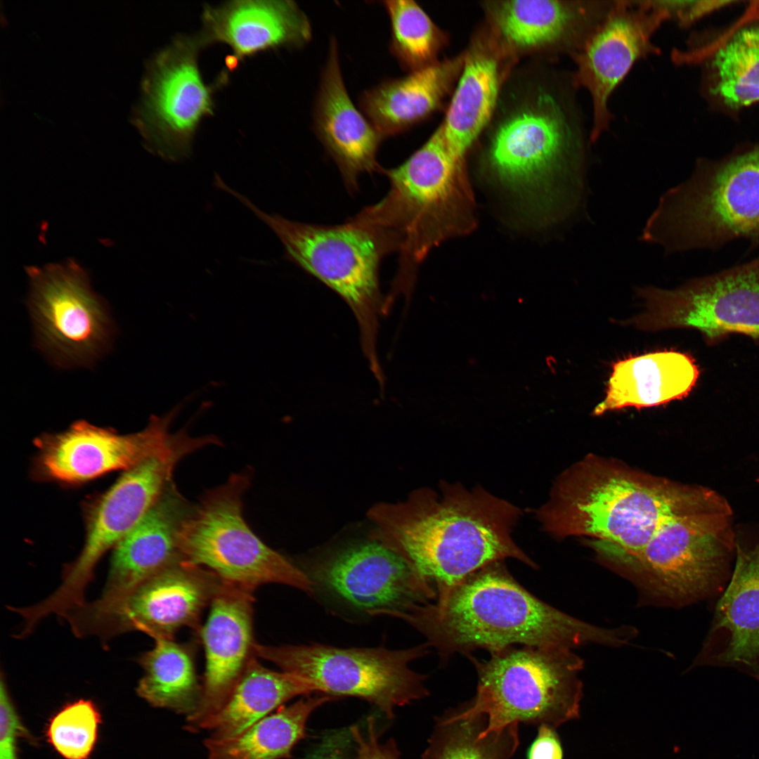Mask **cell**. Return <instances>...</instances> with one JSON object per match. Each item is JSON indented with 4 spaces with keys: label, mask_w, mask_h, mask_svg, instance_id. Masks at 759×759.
<instances>
[{
    "label": "cell",
    "mask_w": 759,
    "mask_h": 759,
    "mask_svg": "<svg viewBox=\"0 0 759 759\" xmlns=\"http://www.w3.org/2000/svg\"><path fill=\"white\" fill-rule=\"evenodd\" d=\"M197 33L204 47L223 44L232 51L231 71L244 59L279 48H299L311 39V23L297 4L289 0H239L204 6Z\"/></svg>",
    "instance_id": "obj_23"
},
{
    "label": "cell",
    "mask_w": 759,
    "mask_h": 759,
    "mask_svg": "<svg viewBox=\"0 0 759 759\" xmlns=\"http://www.w3.org/2000/svg\"><path fill=\"white\" fill-rule=\"evenodd\" d=\"M179 409L152 416L136 433L122 434L85 420L67 429L34 440L36 467L44 478L68 484L83 483L109 472L128 470L162 449L169 440L170 426Z\"/></svg>",
    "instance_id": "obj_19"
},
{
    "label": "cell",
    "mask_w": 759,
    "mask_h": 759,
    "mask_svg": "<svg viewBox=\"0 0 759 759\" xmlns=\"http://www.w3.org/2000/svg\"><path fill=\"white\" fill-rule=\"evenodd\" d=\"M463 63L464 53L382 82L361 94L363 115L384 138L406 131L441 105L455 86Z\"/></svg>",
    "instance_id": "obj_27"
},
{
    "label": "cell",
    "mask_w": 759,
    "mask_h": 759,
    "mask_svg": "<svg viewBox=\"0 0 759 759\" xmlns=\"http://www.w3.org/2000/svg\"><path fill=\"white\" fill-rule=\"evenodd\" d=\"M249 480L247 472L233 474L193 507L178 533L183 559L251 592L278 583L311 594L306 573L264 543L245 522L242 500Z\"/></svg>",
    "instance_id": "obj_10"
},
{
    "label": "cell",
    "mask_w": 759,
    "mask_h": 759,
    "mask_svg": "<svg viewBox=\"0 0 759 759\" xmlns=\"http://www.w3.org/2000/svg\"><path fill=\"white\" fill-rule=\"evenodd\" d=\"M223 584L213 572L182 559L120 599L109 603L86 602L65 619L79 637L95 635L108 640L140 631L154 640H173L183 628L200 630L201 614Z\"/></svg>",
    "instance_id": "obj_14"
},
{
    "label": "cell",
    "mask_w": 759,
    "mask_h": 759,
    "mask_svg": "<svg viewBox=\"0 0 759 759\" xmlns=\"http://www.w3.org/2000/svg\"><path fill=\"white\" fill-rule=\"evenodd\" d=\"M101 715L94 702L80 699L63 706L48 720L46 737L65 759H89L96 746Z\"/></svg>",
    "instance_id": "obj_35"
},
{
    "label": "cell",
    "mask_w": 759,
    "mask_h": 759,
    "mask_svg": "<svg viewBox=\"0 0 759 759\" xmlns=\"http://www.w3.org/2000/svg\"><path fill=\"white\" fill-rule=\"evenodd\" d=\"M503 562L479 569L436 602L416 605L398 618L423 634L443 659L516 644L569 649L588 643L623 644L621 628L597 627L546 604L522 587Z\"/></svg>",
    "instance_id": "obj_3"
},
{
    "label": "cell",
    "mask_w": 759,
    "mask_h": 759,
    "mask_svg": "<svg viewBox=\"0 0 759 759\" xmlns=\"http://www.w3.org/2000/svg\"><path fill=\"white\" fill-rule=\"evenodd\" d=\"M739 238L759 245V143L699 160L687 180L661 196L641 235L666 254Z\"/></svg>",
    "instance_id": "obj_6"
},
{
    "label": "cell",
    "mask_w": 759,
    "mask_h": 759,
    "mask_svg": "<svg viewBox=\"0 0 759 759\" xmlns=\"http://www.w3.org/2000/svg\"><path fill=\"white\" fill-rule=\"evenodd\" d=\"M571 74L536 59L514 67L479 137L499 181L517 193H540L571 214L585 188L587 141Z\"/></svg>",
    "instance_id": "obj_1"
},
{
    "label": "cell",
    "mask_w": 759,
    "mask_h": 759,
    "mask_svg": "<svg viewBox=\"0 0 759 759\" xmlns=\"http://www.w3.org/2000/svg\"><path fill=\"white\" fill-rule=\"evenodd\" d=\"M484 715H467L461 707L436 722L422 759H510L519 745V723L487 730Z\"/></svg>",
    "instance_id": "obj_33"
},
{
    "label": "cell",
    "mask_w": 759,
    "mask_h": 759,
    "mask_svg": "<svg viewBox=\"0 0 759 759\" xmlns=\"http://www.w3.org/2000/svg\"><path fill=\"white\" fill-rule=\"evenodd\" d=\"M143 675L136 687L151 706L193 714L200 703L198 682L190 646L173 640L156 639L155 646L138 658Z\"/></svg>",
    "instance_id": "obj_32"
},
{
    "label": "cell",
    "mask_w": 759,
    "mask_h": 759,
    "mask_svg": "<svg viewBox=\"0 0 759 759\" xmlns=\"http://www.w3.org/2000/svg\"><path fill=\"white\" fill-rule=\"evenodd\" d=\"M678 63L703 61V89L708 100L730 111L759 103V22L734 29L715 45L675 51Z\"/></svg>",
    "instance_id": "obj_28"
},
{
    "label": "cell",
    "mask_w": 759,
    "mask_h": 759,
    "mask_svg": "<svg viewBox=\"0 0 759 759\" xmlns=\"http://www.w3.org/2000/svg\"><path fill=\"white\" fill-rule=\"evenodd\" d=\"M381 174L389 180L387 194L353 218L382 234L398 254L389 295L408 301L429 252L474 229L475 202L465 160L452 153L441 124L403 162Z\"/></svg>",
    "instance_id": "obj_5"
},
{
    "label": "cell",
    "mask_w": 759,
    "mask_h": 759,
    "mask_svg": "<svg viewBox=\"0 0 759 759\" xmlns=\"http://www.w3.org/2000/svg\"><path fill=\"white\" fill-rule=\"evenodd\" d=\"M699 370L691 356L675 351H661L630 357L616 363L604 399L593 415L628 406H659L685 397L695 385Z\"/></svg>",
    "instance_id": "obj_29"
},
{
    "label": "cell",
    "mask_w": 759,
    "mask_h": 759,
    "mask_svg": "<svg viewBox=\"0 0 759 759\" xmlns=\"http://www.w3.org/2000/svg\"><path fill=\"white\" fill-rule=\"evenodd\" d=\"M514 58L500 46L486 26L464 52V63L443 122L452 153L465 160L490 121Z\"/></svg>",
    "instance_id": "obj_26"
},
{
    "label": "cell",
    "mask_w": 759,
    "mask_h": 759,
    "mask_svg": "<svg viewBox=\"0 0 759 759\" xmlns=\"http://www.w3.org/2000/svg\"><path fill=\"white\" fill-rule=\"evenodd\" d=\"M665 21L666 15L651 1H614L605 18L572 56L573 84L591 96V142L609 129L613 117L609 98L634 64L659 54L652 37Z\"/></svg>",
    "instance_id": "obj_18"
},
{
    "label": "cell",
    "mask_w": 759,
    "mask_h": 759,
    "mask_svg": "<svg viewBox=\"0 0 759 759\" xmlns=\"http://www.w3.org/2000/svg\"><path fill=\"white\" fill-rule=\"evenodd\" d=\"M27 733L14 704L9 699L0 703V759H19L18 739Z\"/></svg>",
    "instance_id": "obj_38"
},
{
    "label": "cell",
    "mask_w": 759,
    "mask_h": 759,
    "mask_svg": "<svg viewBox=\"0 0 759 759\" xmlns=\"http://www.w3.org/2000/svg\"><path fill=\"white\" fill-rule=\"evenodd\" d=\"M209 606L200 630L205 672L200 703L188 718L190 730L221 709L254 656L253 592L223 582Z\"/></svg>",
    "instance_id": "obj_22"
},
{
    "label": "cell",
    "mask_w": 759,
    "mask_h": 759,
    "mask_svg": "<svg viewBox=\"0 0 759 759\" xmlns=\"http://www.w3.org/2000/svg\"><path fill=\"white\" fill-rule=\"evenodd\" d=\"M732 517L729 505L715 492L699 507L666 520L643 548L616 563L671 604L687 605L716 596L734 566Z\"/></svg>",
    "instance_id": "obj_8"
},
{
    "label": "cell",
    "mask_w": 759,
    "mask_h": 759,
    "mask_svg": "<svg viewBox=\"0 0 759 759\" xmlns=\"http://www.w3.org/2000/svg\"><path fill=\"white\" fill-rule=\"evenodd\" d=\"M428 644L401 650L339 648L323 644L264 645L254 654L283 671L312 682L318 692L366 700L392 718L397 706L427 696L426 676L410 663L427 652Z\"/></svg>",
    "instance_id": "obj_12"
},
{
    "label": "cell",
    "mask_w": 759,
    "mask_h": 759,
    "mask_svg": "<svg viewBox=\"0 0 759 759\" xmlns=\"http://www.w3.org/2000/svg\"><path fill=\"white\" fill-rule=\"evenodd\" d=\"M330 695L302 699L281 707L276 713L257 721L237 735L205 741L208 759H283L290 755L305 733L311 713L333 699Z\"/></svg>",
    "instance_id": "obj_31"
},
{
    "label": "cell",
    "mask_w": 759,
    "mask_h": 759,
    "mask_svg": "<svg viewBox=\"0 0 759 759\" xmlns=\"http://www.w3.org/2000/svg\"><path fill=\"white\" fill-rule=\"evenodd\" d=\"M350 732L356 744V759H399V752L394 739L385 743L379 741L373 718L368 719L365 732L353 725L351 727Z\"/></svg>",
    "instance_id": "obj_37"
},
{
    "label": "cell",
    "mask_w": 759,
    "mask_h": 759,
    "mask_svg": "<svg viewBox=\"0 0 759 759\" xmlns=\"http://www.w3.org/2000/svg\"><path fill=\"white\" fill-rule=\"evenodd\" d=\"M343 742L337 737L327 739L306 759H349Z\"/></svg>",
    "instance_id": "obj_40"
},
{
    "label": "cell",
    "mask_w": 759,
    "mask_h": 759,
    "mask_svg": "<svg viewBox=\"0 0 759 759\" xmlns=\"http://www.w3.org/2000/svg\"><path fill=\"white\" fill-rule=\"evenodd\" d=\"M254 656L221 709L205 720L199 729L214 732V737L238 734L283 703L300 695L318 692L308 680L294 673L272 670Z\"/></svg>",
    "instance_id": "obj_30"
},
{
    "label": "cell",
    "mask_w": 759,
    "mask_h": 759,
    "mask_svg": "<svg viewBox=\"0 0 759 759\" xmlns=\"http://www.w3.org/2000/svg\"><path fill=\"white\" fill-rule=\"evenodd\" d=\"M229 194L275 233L288 260L346 303L356 319L361 349L370 369L377 381L382 382L377 342L386 297L380 290L379 271L382 259L392 253L387 240L353 217L337 225L302 223L269 214L233 189Z\"/></svg>",
    "instance_id": "obj_7"
},
{
    "label": "cell",
    "mask_w": 759,
    "mask_h": 759,
    "mask_svg": "<svg viewBox=\"0 0 759 759\" xmlns=\"http://www.w3.org/2000/svg\"><path fill=\"white\" fill-rule=\"evenodd\" d=\"M637 294L644 309L628 323L640 330L693 328L710 342L732 332L759 337V257L675 290Z\"/></svg>",
    "instance_id": "obj_16"
},
{
    "label": "cell",
    "mask_w": 759,
    "mask_h": 759,
    "mask_svg": "<svg viewBox=\"0 0 759 759\" xmlns=\"http://www.w3.org/2000/svg\"><path fill=\"white\" fill-rule=\"evenodd\" d=\"M474 698L460 706L467 715H484L486 729L512 723L557 729L580 715L582 660L566 647L512 646L480 661Z\"/></svg>",
    "instance_id": "obj_9"
},
{
    "label": "cell",
    "mask_w": 759,
    "mask_h": 759,
    "mask_svg": "<svg viewBox=\"0 0 759 759\" xmlns=\"http://www.w3.org/2000/svg\"><path fill=\"white\" fill-rule=\"evenodd\" d=\"M35 345L56 367H90L111 346L107 304L75 261L26 268Z\"/></svg>",
    "instance_id": "obj_13"
},
{
    "label": "cell",
    "mask_w": 759,
    "mask_h": 759,
    "mask_svg": "<svg viewBox=\"0 0 759 759\" xmlns=\"http://www.w3.org/2000/svg\"><path fill=\"white\" fill-rule=\"evenodd\" d=\"M193 507L171 481L138 523L115 546L98 602L124 597L164 568L182 560L181 525Z\"/></svg>",
    "instance_id": "obj_25"
},
{
    "label": "cell",
    "mask_w": 759,
    "mask_h": 759,
    "mask_svg": "<svg viewBox=\"0 0 759 759\" xmlns=\"http://www.w3.org/2000/svg\"><path fill=\"white\" fill-rule=\"evenodd\" d=\"M305 573L313 588L370 616L397 617L436 597L408 562L371 538L335 552Z\"/></svg>",
    "instance_id": "obj_17"
},
{
    "label": "cell",
    "mask_w": 759,
    "mask_h": 759,
    "mask_svg": "<svg viewBox=\"0 0 759 759\" xmlns=\"http://www.w3.org/2000/svg\"><path fill=\"white\" fill-rule=\"evenodd\" d=\"M390 19L389 49L410 72L436 63L444 35L424 11L411 0L383 2Z\"/></svg>",
    "instance_id": "obj_34"
},
{
    "label": "cell",
    "mask_w": 759,
    "mask_h": 759,
    "mask_svg": "<svg viewBox=\"0 0 759 759\" xmlns=\"http://www.w3.org/2000/svg\"><path fill=\"white\" fill-rule=\"evenodd\" d=\"M204 48L198 34L176 37L150 61L143 80L134 123L147 148L169 161L190 156L200 123L214 112V93L228 80L225 71L204 82L198 65Z\"/></svg>",
    "instance_id": "obj_15"
},
{
    "label": "cell",
    "mask_w": 759,
    "mask_h": 759,
    "mask_svg": "<svg viewBox=\"0 0 759 759\" xmlns=\"http://www.w3.org/2000/svg\"><path fill=\"white\" fill-rule=\"evenodd\" d=\"M614 1L506 0L482 4L486 27L517 60L575 55L606 16Z\"/></svg>",
    "instance_id": "obj_20"
},
{
    "label": "cell",
    "mask_w": 759,
    "mask_h": 759,
    "mask_svg": "<svg viewBox=\"0 0 759 759\" xmlns=\"http://www.w3.org/2000/svg\"><path fill=\"white\" fill-rule=\"evenodd\" d=\"M555 728L546 725L538 727V733L527 751V759H564L559 737Z\"/></svg>",
    "instance_id": "obj_39"
},
{
    "label": "cell",
    "mask_w": 759,
    "mask_h": 759,
    "mask_svg": "<svg viewBox=\"0 0 759 759\" xmlns=\"http://www.w3.org/2000/svg\"><path fill=\"white\" fill-rule=\"evenodd\" d=\"M314 129L337 164L349 193L358 189V179L381 173L377 153L384 137L353 104L342 77L338 45L330 39L314 110Z\"/></svg>",
    "instance_id": "obj_24"
},
{
    "label": "cell",
    "mask_w": 759,
    "mask_h": 759,
    "mask_svg": "<svg viewBox=\"0 0 759 759\" xmlns=\"http://www.w3.org/2000/svg\"><path fill=\"white\" fill-rule=\"evenodd\" d=\"M439 492L413 491L405 500L380 502L367 515L370 538L408 562L445 596L472 573L511 558L536 569L512 531L522 511L480 486L443 481Z\"/></svg>",
    "instance_id": "obj_2"
},
{
    "label": "cell",
    "mask_w": 759,
    "mask_h": 759,
    "mask_svg": "<svg viewBox=\"0 0 759 759\" xmlns=\"http://www.w3.org/2000/svg\"><path fill=\"white\" fill-rule=\"evenodd\" d=\"M212 443L210 435L193 437L183 430L175 432L162 449L124 471L98 496L87 511L83 547L74 562L65 568L58 588L39 602L41 614L63 617L83 605L86 589L101 557L151 508L171 482L178 463L186 455Z\"/></svg>",
    "instance_id": "obj_11"
},
{
    "label": "cell",
    "mask_w": 759,
    "mask_h": 759,
    "mask_svg": "<svg viewBox=\"0 0 759 759\" xmlns=\"http://www.w3.org/2000/svg\"><path fill=\"white\" fill-rule=\"evenodd\" d=\"M731 668L759 683V541L737 538L735 562L692 668Z\"/></svg>",
    "instance_id": "obj_21"
},
{
    "label": "cell",
    "mask_w": 759,
    "mask_h": 759,
    "mask_svg": "<svg viewBox=\"0 0 759 759\" xmlns=\"http://www.w3.org/2000/svg\"><path fill=\"white\" fill-rule=\"evenodd\" d=\"M655 6L680 27H687L703 16L732 1H652Z\"/></svg>",
    "instance_id": "obj_36"
},
{
    "label": "cell",
    "mask_w": 759,
    "mask_h": 759,
    "mask_svg": "<svg viewBox=\"0 0 759 759\" xmlns=\"http://www.w3.org/2000/svg\"><path fill=\"white\" fill-rule=\"evenodd\" d=\"M715 491L589 457L564 472L536 512L557 537L586 536L614 562L632 556L668 519L707 501Z\"/></svg>",
    "instance_id": "obj_4"
}]
</instances>
